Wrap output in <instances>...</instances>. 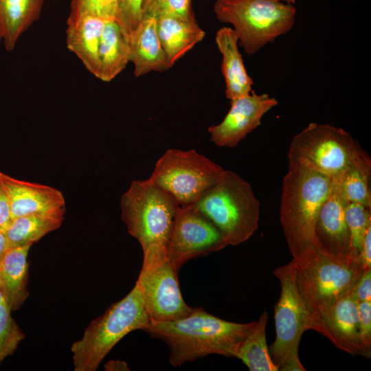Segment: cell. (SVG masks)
Returning <instances> with one entry per match:
<instances>
[{
  "mask_svg": "<svg viewBox=\"0 0 371 371\" xmlns=\"http://www.w3.org/2000/svg\"><path fill=\"white\" fill-rule=\"evenodd\" d=\"M345 216L350 235V258L358 262L366 231L371 226V208L359 203H348Z\"/></svg>",
  "mask_w": 371,
  "mask_h": 371,
  "instance_id": "cell-27",
  "label": "cell"
},
{
  "mask_svg": "<svg viewBox=\"0 0 371 371\" xmlns=\"http://www.w3.org/2000/svg\"><path fill=\"white\" fill-rule=\"evenodd\" d=\"M8 248L7 240L4 229H0V262L2 260Z\"/></svg>",
  "mask_w": 371,
  "mask_h": 371,
  "instance_id": "cell-38",
  "label": "cell"
},
{
  "mask_svg": "<svg viewBox=\"0 0 371 371\" xmlns=\"http://www.w3.org/2000/svg\"><path fill=\"white\" fill-rule=\"evenodd\" d=\"M255 322L226 321L197 307L181 319L150 320L144 330L164 341L170 350V364L180 366L212 354L236 358L242 341Z\"/></svg>",
  "mask_w": 371,
  "mask_h": 371,
  "instance_id": "cell-1",
  "label": "cell"
},
{
  "mask_svg": "<svg viewBox=\"0 0 371 371\" xmlns=\"http://www.w3.org/2000/svg\"><path fill=\"white\" fill-rule=\"evenodd\" d=\"M191 205L219 230L227 245L247 241L258 227L260 203L251 186L230 170Z\"/></svg>",
  "mask_w": 371,
  "mask_h": 371,
  "instance_id": "cell-4",
  "label": "cell"
},
{
  "mask_svg": "<svg viewBox=\"0 0 371 371\" xmlns=\"http://www.w3.org/2000/svg\"><path fill=\"white\" fill-rule=\"evenodd\" d=\"M180 205L148 179L133 180L120 199L121 218L137 240L143 262L166 256V246Z\"/></svg>",
  "mask_w": 371,
  "mask_h": 371,
  "instance_id": "cell-3",
  "label": "cell"
},
{
  "mask_svg": "<svg viewBox=\"0 0 371 371\" xmlns=\"http://www.w3.org/2000/svg\"><path fill=\"white\" fill-rule=\"evenodd\" d=\"M129 38L130 62L134 65L135 77L171 67L158 36L156 17L143 15L138 25L129 34Z\"/></svg>",
  "mask_w": 371,
  "mask_h": 371,
  "instance_id": "cell-17",
  "label": "cell"
},
{
  "mask_svg": "<svg viewBox=\"0 0 371 371\" xmlns=\"http://www.w3.org/2000/svg\"><path fill=\"white\" fill-rule=\"evenodd\" d=\"M278 370L282 371H302L306 370L302 365L298 354L289 356L279 367Z\"/></svg>",
  "mask_w": 371,
  "mask_h": 371,
  "instance_id": "cell-36",
  "label": "cell"
},
{
  "mask_svg": "<svg viewBox=\"0 0 371 371\" xmlns=\"http://www.w3.org/2000/svg\"><path fill=\"white\" fill-rule=\"evenodd\" d=\"M276 1H282V2H284L287 3H291V4H294L296 0H276Z\"/></svg>",
  "mask_w": 371,
  "mask_h": 371,
  "instance_id": "cell-39",
  "label": "cell"
},
{
  "mask_svg": "<svg viewBox=\"0 0 371 371\" xmlns=\"http://www.w3.org/2000/svg\"><path fill=\"white\" fill-rule=\"evenodd\" d=\"M294 265L297 286L308 316L309 330L317 318L350 291L362 271L357 262L343 261L318 251L309 259L301 263L294 262Z\"/></svg>",
  "mask_w": 371,
  "mask_h": 371,
  "instance_id": "cell-9",
  "label": "cell"
},
{
  "mask_svg": "<svg viewBox=\"0 0 371 371\" xmlns=\"http://www.w3.org/2000/svg\"><path fill=\"white\" fill-rule=\"evenodd\" d=\"M157 29L169 64L172 65L205 37V32L191 17L157 18Z\"/></svg>",
  "mask_w": 371,
  "mask_h": 371,
  "instance_id": "cell-21",
  "label": "cell"
},
{
  "mask_svg": "<svg viewBox=\"0 0 371 371\" xmlns=\"http://www.w3.org/2000/svg\"><path fill=\"white\" fill-rule=\"evenodd\" d=\"M45 0H0V38L14 49L21 36L40 17Z\"/></svg>",
  "mask_w": 371,
  "mask_h": 371,
  "instance_id": "cell-23",
  "label": "cell"
},
{
  "mask_svg": "<svg viewBox=\"0 0 371 371\" xmlns=\"http://www.w3.org/2000/svg\"><path fill=\"white\" fill-rule=\"evenodd\" d=\"M227 246L219 230L192 205L180 206L166 246V257L179 269L188 260Z\"/></svg>",
  "mask_w": 371,
  "mask_h": 371,
  "instance_id": "cell-11",
  "label": "cell"
},
{
  "mask_svg": "<svg viewBox=\"0 0 371 371\" xmlns=\"http://www.w3.org/2000/svg\"><path fill=\"white\" fill-rule=\"evenodd\" d=\"M147 1V0H144V2H143V3H144L145 2V1Z\"/></svg>",
  "mask_w": 371,
  "mask_h": 371,
  "instance_id": "cell-41",
  "label": "cell"
},
{
  "mask_svg": "<svg viewBox=\"0 0 371 371\" xmlns=\"http://www.w3.org/2000/svg\"><path fill=\"white\" fill-rule=\"evenodd\" d=\"M357 260L362 271L371 269V226L366 231Z\"/></svg>",
  "mask_w": 371,
  "mask_h": 371,
  "instance_id": "cell-35",
  "label": "cell"
},
{
  "mask_svg": "<svg viewBox=\"0 0 371 371\" xmlns=\"http://www.w3.org/2000/svg\"><path fill=\"white\" fill-rule=\"evenodd\" d=\"M12 311L3 298L0 303V364L12 355L25 335L11 315Z\"/></svg>",
  "mask_w": 371,
  "mask_h": 371,
  "instance_id": "cell-28",
  "label": "cell"
},
{
  "mask_svg": "<svg viewBox=\"0 0 371 371\" xmlns=\"http://www.w3.org/2000/svg\"><path fill=\"white\" fill-rule=\"evenodd\" d=\"M1 38H0V42H1Z\"/></svg>",
  "mask_w": 371,
  "mask_h": 371,
  "instance_id": "cell-42",
  "label": "cell"
},
{
  "mask_svg": "<svg viewBox=\"0 0 371 371\" xmlns=\"http://www.w3.org/2000/svg\"><path fill=\"white\" fill-rule=\"evenodd\" d=\"M65 212L13 218L4 229L8 247L33 244L61 225Z\"/></svg>",
  "mask_w": 371,
  "mask_h": 371,
  "instance_id": "cell-24",
  "label": "cell"
},
{
  "mask_svg": "<svg viewBox=\"0 0 371 371\" xmlns=\"http://www.w3.org/2000/svg\"><path fill=\"white\" fill-rule=\"evenodd\" d=\"M350 293L357 301H371V269L362 271L355 283Z\"/></svg>",
  "mask_w": 371,
  "mask_h": 371,
  "instance_id": "cell-33",
  "label": "cell"
},
{
  "mask_svg": "<svg viewBox=\"0 0 371 371\" xmlns=\"http://www.w3.org/2000/svg\"><path fill=\"white\" fill-rule=\"evenodd\" d=\"M357 301L350 291L336 300L311 324L337 348L351 355H361Z\"/></svg>",
  "mask_w": 371,
  "mask_h": 371,
  "instance_id": "cell-15",
  "label": "cell"
},
{
  "mask_svg": "<svg viewBox=\"0 0 371 371\" xmlns=\"http://www.w3.org/2000/svg\"><path fill=\"white\" fill-rule=\"evenodd\" d=\"M268 314L264 311L242 341L236 358L250 371H278L266 341Z\"/></svg>",
  "mask_w": 371,
  "mask_h": 371,
  "instance_id": "cell-25",
  "label": "cell"
},
{
  "mask_svg": "<svg viewBox=\"0 0 371 371\" xmlns=\"http://www.w3.org/2000/svg\"><path fill=\"white\" fill-rule=\"evenodd\" d=\"M129 33L115 19L106 20L99 47V73L97 78L110 82L130 62Z\"/></svg>",
  "mask_w": 371,
  "mask_h": 371,
  "instance_id": "cell-22",
  "label": "cell"
},
{
  "mask_svg": "<svg viewBox=\"0 0 371 371\" xmlns=\"http://www.w3.org/2000/svg\"><path fill=\"white\" fill-rule=\"evenodd\" d=\"M106 19L85 16L67 21V47L95 77L99 73V47Z\"/></svg>",
  "mask_w": 371,
  "mask_h": 371,
  "instance_id": "cell-19",
  "label": "cell"
},
{
  "mask_svg": "<svg viewBox=\"0 0 371 371\" xmlns=\"http://www.w3.org/2000/svg\"><path fill=\"white\" fill-rule=\"evenodd\" d=\"M215 41L222 55L221 70L226 98L231 100L249 94L254 82L238 49L236 33L233 28L223 27L216 32Z\"/></svg>",
  "mask_w": 371,
  "mask_h": 371,
  "instance_id": "cell-18",
  "label": "cell"
},
{
  "mask_svg": "<svg viewBox=\"0 0 371 371\" xmlns=\"http://www.w3.org/2000/svg\"><path fill=\"white\" fill-rule=\"evenodd\" d=\"M289 166H297L339 179L349 168L370 160L359 142L341 128L311 122L291 139Z\"/></svg>",
  "mask_w": 371,
  "mask_h": 371,
  "instance_id": "cell-6",
  "label": "cell"
},
{
  "mask_svg": "<svg viewBox=\"0 0 371 371\" xmlns=\"http://www.w3.org/2000/svg\"><path fill=\"white\" fill-rule=\"evenodd\" d=\"M359 317V338L361 355L370 357L371 352V301L357 303Z\"/></svg>",
  "mask_w": 371,
  "mask_h": 371,
  "instance_id": "cell-31",
  "label": "cell"
},
{
  "mask_svg": "<svg viewBox=\"0 0 371 371\" xmlns=\"http://www.w3.org/2000/svg\"><path fill=\"white\" fill-rule=\"evenodd\" d=\"M214 11L218 21L233 26L249 56L289 32L296 16L293 4L276 0H216Z\"/></svg>",
  "mask_w": 371,
  "mask_h": 371,
  "instance_id": "cell-7",
  "label": "cell"
},
{
  "mask_svg": "<svg viewBox=\"0 0 371 371\" xmlns=\"http://www.w3.org/2000/svg\"><path fill=\"white\" fill-rule=\"evenodd\" d=\"M177 271L167 257L143 262L136 282L150 320L172 321L188 315L193 308L183 299Z\"/></svg>",
  "mask_w": 371,
  "mask_h": 371,
  "instance_id": "cell-12",
  "label": "cell"
},
{
  "mask_svg": "<svg viewBox=\"0 0 371 371\" xmlns=\"http://www.w3.org/2000/svg\"><path fill=\"white\" fill-rule=\"evenodd\" d=\"M12 220L10 199L0 172V229H5Z\"/></svg>",
  "mask_w": 371,
  "mask_h": 371,
  "instance_id": "cell-34",
  "label": "cell"
},
{
  "mask_svg": "<svg viewBox=\"0 0 371 371\" xmlns=\"http://www.w3.org/2000/svg\"><path fill=\"white\" fill-rule=\"evenodd\" d=\"M333 181L318 172L289 166L282 181L280 220L295 263L308 260L317 251L315 226Z\"/></svg>",
  "mask_w": 371,
  "mask_h": 371,
  "instance_id": "cell-2",
  "label": "cell"
},
{
  "mask_svg": "<svg viewBox=\"0 0 371 371\" xmlns=\"http://www.w3.org/2000/svg\"><path fill=\"white\" fill-rule=\"evenodd\" d=\"M225 169L194 149L166 150L155 163L149 181L180 206L193 204L222 178Z\"/></svg>",
  "mask_w": 371,
  "mask_h": 371,
  "instance_id": "cell-8",
  "label": "cell"
},
{
  "mask_svg": "<svg viewBox=\"0 0 371 371\" xmlns=\"http://www.w3.org/2000/svg\"><path fill=\"white\" fill-rule=\"evenodd\" d=\"M333 181L332 189L317 218L316 248L319 252L341 260L357 262L350 258V235L345 216L348 202L339 182Z\"/></svg>",
  "mask_w": 371,
  "mask_h": 371,
  "instance_id": "cell-14",
  "label": "cell"
},
{
  "mask_svg": "<svg viewBox=\"0 0 371 371\" xmlns=\"http://www.w3.org/2000/svg\"><path fill=\"white\" fill-rule=\"evenodd\" d=\"M3 298V295H2L1 291L0 290V303L2 301Z\"/></svg>",
  "mask_w": 371,
  "mask_h": 371,
  "instance_id": "cell-40",
  "label": "cell"
},
{
  "mask_svg": "<svg viewBox=\"0 0 371 371\" xmlns=\"http://www.w3.org/2000/svg\"><path fill=\"white\" fill-rule=\"evenodd\" d=\"M273 273L280 284V295L274 307L276 338L269 352L279 368L289 356L298 354L301 337L309 330V325L295 280L293 260L278 267Z\"/></svg>",
  "mask_w": 371,
  "mask_h": 371,
  "instance_id": "cell-10",
  "label": "cell"
},
{
  "mask_svg": "<svg viewBox=\"0 0 371 371\" xmlns=\"http://www.w3.org/2000/svg\"><path fill=\"white\" fill-rule=\"evenodd\" d=\"M370 172L371 161L368 160L351 167L337 179L348 203L371 208Z\"/></svg>",
  "mask_w": 371,
  "mask_h": 371,
  "instance_id": "cell-26",
  "label": "cell"
},
{
  "mask_svg": "<svg viewBox=\"0 0 371 371\" xmlns=\"http://www.w3.org/2000/svg\"><path fill=\"white\" fill-rule=\"evenodd\" d=\"M32 244L8 247L0 262V290L12 311L27 298V256Z\"/></svg>",
  "mask_w": 371,
  "mask_h": 371,
  "instance_id": "cell-20",
  "label": "cell"
},
{
  "mask_svg": "<svg viewBox=\"0 0 371 371\" xmlns=\"http://www.w3.org/2000/svg\"><path fill=\"white\" fill-rule=\"evenodd\" d=\"M276 98L254 91L230 100V109L218 124L208 127L210 141L218 147H234L261 124L262 117L278 105Z\"/></svg>",
  "mask_w": 371,
  "mask_h": 371,
  "instance_id": "cell-13",
  "label": "cell"
},
{
  "mask_svg": "<svg viewBox=\"0 0 371 371\" xmlns=\"http://www.w3.org/2000/svg\"><path fill=\"white\" fill-rule=\"evenodd\" d=\"M144 0H117L118 21L130 34L142 18Z\"/></svg>",
  "mask_w": 371,
  "mask_h": 371,
  "instance_id": "cell-32",
  "label": "cell"
},
{
  "mask_svg": "<svg viewBox=\"0 0 371 371\" xmlns=\"http://www.w3.org/2000/svg\"><path fill=\"white\" fill-rule=\"evenodd\" d=\"M12 216L65 212V199L57 188L20 180L2 172Z\"/></svg>",
  "mask_w": 371,
  "mask_h": 371,
  "instance_id": "cell-16",
  "label": "cell"
},
{
  "mask_svg": "<svg viewBox=\"0 0 371 371\" xmlns=\"http://www.w3.org/2000/svg\"><path fill=\"white\" fill-rule=\"evenodd\" d=\"M85 16L118 21L117 0H71L70 12L67 21H72Z\"/></svg>",
  "mask_w": 371,
  "mask_h": 371,
  "instance_id": "cell-29",
  "label": "cell"
},
{
  "mask_svg": "<svg viewBox=\"0 0 371 371\" xmlns=\"http://www.w3.org/2000/svg\"><path fill=\"white\" fill-rule=\"evenodd\" d=\"M192 0H147L143 3L142 16L191 17Z\"/></svg>",
  "mask_w": 371,
  "mask_h": 371,
  "instance_id": "cell-30",
  "label": "cell"
},
{
  "mask_svg": "<svg viewBox=\"0 0 371 371\" xmlns=\"http://www.w3.org/2000/svg\"><path fill=\"white\" fill-rule=\"evenodd\" d=\"M104 368L109 371L129 370L126 363L120 360H111L105 364Z\"/></svg>",
  "mask_w": 371,
  "mask_h": 371,
  "instance_id": "cell-37",
  "label": "cell"
},
{
  "mask_svg": "<svg viewBox=\"0 0 371 371\" xmlns=\"http://www.w3.org/2000/svg\"><path fill=\"white\" fill-rule=\"evenodd\" d=\"M149 322L143 294L136 282L124 298L93 320L82 337L72 344L74 370L95 371L117 342L133 330H144Z\"/></svg>",
  "mask_w": 371,
  "mask_h": 371,
  "instance_id": "cell-5",
  "label": "cell"
}]
</instances>
